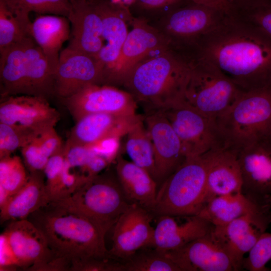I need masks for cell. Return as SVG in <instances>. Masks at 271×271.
Wrapping results in <instances>:
<instances>
[{
	"label": "cell",
	"instance_id": "1",
	"mask_svg": "<svg viewBox=\"0 0 271 271\" xmlns=\"http://www.w3.org/2000/svg\"><path fill=\"white\" fill-rule=\"evenodd\" d=\"M187 54L212 64L241 92L271 86V37L233 13Z\"/></svg>",
	"mask_w": 271,
	"mask_h": 271
},
{
	"label": "cell",
	"instance_id": "2",
	"mask_svg": "<svg viewBox=\"0 0 271 271\" xmlns=\"http://www.w3.org/2000/svg\"><path fill=\"white\" fill-rule=\"evenodd\" d=\"M27 219L43 234L55 257L70 267L90 258L112 257L105 243L109 230L84 215L50 201Z\"/></svg>",
	"mask_w": 271,
	"mask_h": 271
},
{
	"label": "cell",
	"instance_id": "3",
	"mask_svg": "<svg viewBox=\"0 0 271 271\" xmlns=\"http://www.w3.org/2000/svg\"><path fill=\"white\" fill-rule=\"evenodd\" d=\"M191 68L190 59L171 47L139 63L122 85L144 111L161 110L183 101Z\"/></svg>",
	"mask_w": 271,
	"mask_h": 271
},
{
	"label": "cell",
	"instance_id": "4",
	"mask_svg": "<svg viewBox=\"0 0 271 271\" xmlns=\"http://www.w3.org/2000/svg\"><path fill=\"white\" fill-rule=\"evenodd\" d=\"M215 120L226 147L235 152L271 136V86L242 92Z\"/></svg>",
	"mask_w": 271,
	"mask_h": 271
},
{
	"label": "cell",
	"instance_id": "5",
	"mask_svg": "<svg viewBox=\"0 0 271 271\" xmlns=\"http://www.w3.org/2000/svg\"><path fill=\"white\" fill-rule=\"evenodd\" d=\"M207 202L204 162L201 156L189 157L162 183L151 213L191 216L197 215Z\"/></svg>",
	"mask_w": 271,
	"mask_h": 271
},
{
	"label": "cell",
	"instance_id": "6",
	"mask_svg": "<svg viewBox=\"0 0 271 271\" xmlns=\"http://www.w3.org/2000/svg\"><path fill=\"white\" fill-rule=\"evenodd\" d=\"M84 215L109 230L131 204L127 200L115 170H106L67 197L52 201Z\"/></svg>",
	"mask_w": 271,
	"mask_h": 271
},
{
	"label": "cell",
	"instance_id": "7",
	"mask_svg": "<svg viewBox=\"0 0 271 271\" xmlns=\"http://www.w3.org/2000/svg\"><path fill=\"white\" fill-rule=\"evenodd\" d=\"M190 60V74L181 102L215 119L242 92L211 63L195 58Z\"/></svg>",
	"mask_w": 271,
	"mask_h": 271
},
{
	"label": "cell",
	"instance_id": "8",
	"mask_svg": "<svg viewBox=\"0 0 271 271\" xmlns=\"http://www.w3.org/2000/svg\"><path fill=\"white\" fill-rule=\"evenodd\" d=\"M226 15L214 8L191 2L169 11L156 28L168 39L172 48L185 54Z\"/></svg>",
	"mask_w": 271,
	"mask_h": 271
},
{
	"label": "cell",
	"instance_id": "9",
	"mask_svg": "<svg viewBox=\"0 0 271 271\" xmlns=\"http://www.w3.org/2000/svg\"><path fill=\"white\" fill-rule=\"evenodd\" d=\"M159 110L179 139L186 158L201 156L211 150L226 147L215 119L183 102Z\"/></svg>",
	"mask_w": 271,
	"mask_h": 271
},
{
	"label": "cell",
	"instance_id": "10",
	"mask_svg": "<svg viewBox=\"0 0 271 271\" xmlns=\"http://www.w3.org/2000/svg\"><path fill=\"white\" fill-rule=\"evenodd\" d=\"M132 28L128 33L118 57L103 77L101 85H122L128 73L139 63L160 52L171 48L165 36L143 19H133Z\"/></svg>",
	"mask_w": 271,
	"mask_h": 271
},
{
	"label": "cell",
	"instance_id": "11",
	"mask_svg": "<svg viewBox=\"0 0 271 271\" xmlns=\"http://www.w3.org/2000/svg\"><path fill=\"white\" fill-rule=\"evenodd\" d=\"M20 265L33 271H60L61 263L50 248L43 234L28 219L10 221L3 232Z\"/></svg>",
	"mask_w": 271,
	"mask_h": 271
},
{
	"label": "cell",
	"instance_id": "12",
	"mask_svg": "<svg viewBox=\"0 0 271 271\" xmlns=\"http://www.w3.org/2000/svg\"><path fill=\"white\" fill-rule=\"evenodd\" d=\"M60 119L59 111L43 97L17 95L1 100L0 122L36 135L55 127Z\"/></svg>",
	"mask_w": 271,
	"mask_h": 271
},
{
	"label": "cell",
	"instance_id": "13",
	"mask_svg": "<svg viewBox=\"0 0 271 271\" xmlns=\"http://www.w3.org/2000/svg\"><path fill=\"white\" fill-rule=\"evenodd\" d=\"M62 100L75 121L95 113L137 114L138 104L132 95L111 85H91Z\"/></svg>",
	"mask_w": 271,
	"mask_h": 271
},
{
	"label": "cell",
	"instance_id": "14",
	"mask_svg": "<svg viewBox=\"0 0 271 271\" xmlns=\"http://www.w3.org/2000/svg\"><path fill=\"white\" fill-rule=\"evenodd\" d=\"M152 214L141 206L130 205L112 227V245L109 251L112 257L124 261L140 250L152 247L154 234Z\"/></svg>",
	"mask_w": 271,
	"mask_h": 271
},
{
	"label": "cell",
	"instance_id": "15",
	"mask_svg": "<svg viewBox=\"0 0 271 271\" xmlns=\"http://www.w3.org/2000/svg\"><path fill=\"white\" fill-rule=\"evenodd\" d=\"M102 77V68L96 58L67 46L60 53L54 95L62 99L89 85H101Z\"/></svg>",
	"mask_w": 271,
	"mask_h": 271
},
{
	"label": "cell",
	"instance_id": "16",
	"mask_svg": "<svg viewBox=\"0 0 271 271\" xmlns=\"http://www.w3.org/2000/svg\"><path fill=\"white\" fill-rule=\"evenodd\" d=\"M142 117L153 145L155 179L157 183H162L186 157L179 139L160 110L145 111Z\"/></svg>",
	"mask_w": 271,
	"mask_h": 271
},
{
	"label": "cell",
	"instance_id": "17",
	"mask_svg": "<svg viewBox=\"0 0 271 271\" xmlns=\"http://www.w3.org/2000/svg\"><path fill=\"white\" fill-rule=\"evenodd\" d=\"M236 152L242 176V192L251 197L271 198V136Z\"/></svg>",
	"mask_w": 271,
	"mask_h": 271
},
{
	"label": "cell",
	"instance_id": "18",
	"mask_svg": "<svg viewBox=\"0 0 271 271\" xmlns=\"http://www.w3.org/2000/svg\"><path fill=\"white\" fill-rule=\"evenodd\" d=\"M271 222V216L248 215L222 226H213L212 232L230 257L235 270L243 267L244 255L249 252Z\"/></svg>",
	"mask_w": 271,
	"mask_h": 271
},
{
	"label": "cell",
	"instance_id": "19",
	"mask_svg": "<svg viewBox=\"0 0 271 271\" xmlns=\"http://www.w3.org/2000/svg\"><path fill=\"white\" fill-rule=\"evenodd\" d=\"M212 229L183 247L168 252L182 271L235 270L230 257Z\"/></svg>",
	"mask_w": 271,
	"mask_h": 271
},
{
	"label": "cell",
	"instance_id": "20",
	"mask_svg": "<svg viewBox=\"0 0 271 271\" xmlns=\"http://www.w3.org/2000/svg\"><path fill=\"white\" fill-rule=\"evenodd\" d=\"M68 47L97 59L103 45L102 22L93 0H70Z\"/></svg>",
	"mask_w": 271,
	"mask_h": 271
},
{
	"label": "cell",
	"instance_id": "21",
	"mask_svg": "<svg viewBox=\"0 0 271 271\" xmlns=\"http://www.w3.org/2000/svg\"><path fill=\"white\" fill-rule=\"evenodd\" d=\"M271 199L254 198L243 192L215 196L196 215L214 226H222L235 219L251 215L271 216Z\"/></svg>",
	"mask_w": 271,
	"mask_h": 271
},
{
	"label": "cell",
	"instance_id": "22",
	"mask_svg": "<svg viewBox=\"0 0 271 271\" xmlns=\"http://www.w3.org/2000/svg\"><path fill=\"white\" fill-rule=\"evenodd\" d=\"M201 156L206 168L207 202L215 196L242 192V176L235 151L225 147Z\"/></svg>",
	"mask_w": 271,
	"mask_h": 271
},
{
	"label": "cell",
	"instance_id": "23",
	"mask_svg": "<svg viewBox=\"0 0 271 271\" xmlns=\"http://www.w3.org/2000/svg\"><path fill=\"white\" fill-rule=\"evenodd\" d=\"M102 22L103 45L97 59L104 74L112 66L128 33L126 22L130 20L127 9L107 0H93ZM102 82V81H101Z\"/></svg>",
	"mask_w": 271,
	"mask_h": 271
},
{
	"label": "cell",
	"instance_id": "24",
	"mask_svg": "<svg viewBox=\"0 0 271 271\" xmlns=\"http://www.w3.org/2000/svg\"><path fill=\"white\" fill-rule=\"evenodd\" d=\"M141 118L142 115L138 114H88L76 121L66 141L72 144L89 146L106 138H121Z\"/></svg>",
	"mask_w": 271,
	"mask_h": 271
},
{
	"label": "cell",
	"instance_id": "25",
	"mask_svg": "<svg viewBox=\"0 0 271 271\" xmlns=\"http://www.w3.org/2000/svg\"><path fill=\"white\" fill-rule=\"evenodd\" d=\"M154 228L152 248L164 252L181 248L210 232L213 225L198 215L179 224L173 216L162 215Z\"/></svg>",
	"mask_w": 271,
	"mask_h": 271
},
{
	"label": "cell",
	"instance_id": "26",
	"mask_svg": "<svg viewBox=\"0 0 271 271\" xmlns=\"http://www.w3.org/2000/svg\"><path fill=\"white\" fill-rule=\"evenodd\" d=\"M114 170L128 201L151 212L158 192L157 182L152 175L120 154L115 160Z\"/></svg>",
	"mask_w": 271,
	"mask_h": 271
},
{
	"label": "cell",
	"instance_id": "27",
	"mask_svg": "<svg viewBox=\"0 0 271 271\" xmlns=\"http://www.w3.org/2000/svg\"><path fill=\"white\" fill-rule=\"evenodd\" d=\"M50 201L43 171L30 172L26 184L0 208L1 222L27 219Z\"/></svg>",
	"mask_w": 271,
	"mask_h": 271
},
{
	"label": "cell",
	"instance_id": "28",
	"mask_svg": "<svg viewBox=\"0 0 271 271\" xmlns=\"http://www.w3.org/2000/svg\"><path fill=\"white\" fill-rule=\"evenodd\" d=\"M32 38L29 37L0 51L1 95L2 97L26 95V49Z\"/></svg>",
	"mask_w": 271,
	"mask_h": 271
},
{
	"label": "cell",
	"instance_id": "29",
	"mask_svg": "<svg viewBox=\"0 0 271 271\" xmlns=\"http://www.w3.org/2000/svg\"><path fill=\"white\" fill-rule=\"evenodd\" d=\"M27 85L26 95L48 98L54 95L55 70L59 60L47 56L33 38L27 49Z\"/></svg>",
	"mask_w": 271,
	"mask_h": 271
},
{
	"label": "cell",
	"instance_id": "30",
	"mask_svg": "<svg viewBox=\"0 0 271 271\" xmlns=\"http://www.w3.org/2000/svg\"><path fill=\"white\" fill-rule=\"evenodd\" d=\"M71 28L68 18L54 15H41L32 22L30 35L49 57L59 60L64 43L69 40Z\"/></svg>",
	"mask_w": 271,
	"mask_h": 271
},
{
	"label": "cell",
	"instance_id": "31",
	"mask_svg": "<svg viewBox=\"0 0 271 271\" xmlns=\"http://www.w3.org/2000/svg\"><path fill=\"white\" fill-rule=\"evenodd\" d=\"M125 136V150L131 162L147 170L156 180L153 145L142 115Z\"/></svg>",
	"mask_w": 271,
	"mask_h": 271
},
{
	"label": "cell",
	"instance_id": "32",
	"mask_svg": "<svg viewBox=\"0 0 271 271\" xmlns=\"http://www.w3.org/2000/svg\"><path fill=\"white\" fill-rule=\"evenodd\" d=\"M29 14L13 10L0 2V51L31 37Z\"/></svg>",
	"mask_w": 271,
	"mask_h": 271
},
{
	"label": "cell",
	"instance_id": "33",
	"mask_svg": "<svg viewBox=\"0 0 271 271\" xmlns=\"http://www.w3.org/2000/svg\"><path fill=\"white\" fill-rule=\"evenodd\" d=\"M152 248L139 251L123 261L125 271H182L168 252Z\"/></svg>",
	"mask_w": 271,
	"mask_h": 271
},
{
	"label": "cell",
	"instance_id": "34",
	"mask_svg": "<svg viewBox=\"0 0 271 271\" xmlns=\"http://www.w3.org/2000/svg\"><path fill=\"white\" fill-rule=\"evenodd\" d=\"M29 177L20 157L11 155L0 159V187L11 196L26 184Z\"/></svg>",
	"mask_w": 271,
	"mask_h": 271
},
{
	"label": "cell",
	"instance_id": "35",
	"mask_svg": "<svg viewBox=\"0 0 271 271\" xmlns=\"http://www.w3.org/2000/svg\"><path fill=\"white\" fill-rule=\"evenodd\" d=\"M11 9L29 14L35 12L67 17L70 0H0Z\"/></svg>",
	"mask_w": 271,
	"mask_h": 271
},
{
	"label": "cell",
	"instance_id": "36",
	"mask_svg": "<svg viewBox=\"0 0 271 271\" xmlns=\"http://www.w3.org/2000/svg\"><path fill=\"white\" fill-rule=\"evenodd\" d=\"M38 136L0 122V159L11 156Z\"/></svg>",
	"mask_w": 271,
	"mask_h": 271
},
{
	"label": "cell",
	"instance_id": "37",
	"mask_svg": "<svg viewBox=\"0 0 271 271\" xmlns=\"http://www.w3.org/2000/svg\"><path fill=\"white\" fill-rule=\"evenodd\" d=\"M244 258L243 267L250 271H266V263L271 259V233L264 232Z\"/></svg>",
	"mask_w": 271,
	"mask_h": 271
},
{
	"label": "cell",
	"instance_id": "38",
	"mask_svg": "<svg viewBox=\"0 0 271 271\" xmlns=\"http://www.w3.org/2000/svg\"><path fill=\"white\" fill-rule=\"evenodd\" d=\"M65 160L64 146L61 150L50 157L43 171L47 192L51 201H55L57 198Z\"/></svg>",
	"mask_w": 271,
	"mask_h": 271
},
{
	"label": "cell",
	"instance_id": "39",
	"mask_svg": "<svg viewBox=\"0 0 271 271\" xmlns=\"http://www.w3.org/2000/svg\"><path fill=\"white\" fill-rule=\"evenodd\" d=\"M235 14L271 37V0L263 2L246 11Z\"/></svg>",
	"mask_w": 271,
	"mask_h": 271
},
{
	"label": "cell",
	"instance_id": "40",
	"mask_svg": "<svg viewBox=\"0 0 271 271\" xmlns=\"http://www.w3.org/2000/svg\"><path fill=\"white\" fill-rule=\"evenodd\" d=\"M71 271H125L123 261L112 257L90 258L73 262Z\"/></svg>",
	"mask_w": 271,
	"mask_h": 271
},
{
	"label": "cell",
	"instance_id": "41",
	"mask_svg": "<svg viewBox=\"0 0 271 271\" xmlns=\"http://www.w3.org/2000/svg\"><path fill=\"white\" fill-rule=\"evenodd\" d=\"M120 138H108L86 146L94 154L106 159L110 164L119 154Z\"/></svg>",
	"mask_w": 271,
	"mask_h": 271
},
{
	"label": "cell",
	"instance_id": "42",
	"mask_svg": "<svg viewBox=\"0 0 271 271\" xmlns=\"http://www.w3.org/2000/svg\"><path fill=\"white\" fill-rule=\"evenodd\" d=\"M20 268L16 256L4 232L0 235V270H16Z\"/></svg>",
	"mask_w": 271,
	"mask_h": 271
},
{
	"label": "cell",
	"instance_id": "43",
	"mask_svg": "<svg viewBox=\"0 0 271 271\" xmlns=\"http://www.w3.org/2000/svg\"><path fill=\"white\" fill-rule=\"evenodd\" d=\"M192 3L208 6L227 14L233 13L228 0H187Z\"/></svg>",
	"mask_w": 271,
	"mask_h": 271
},
{
	"label": "cell",
	"instance_id": "44",
	"mask_svg": "<svg viewBox=\"0 0 271 271\" xmlns=\"http://www.w3.org/2000/svg\"><path fill=\"white\" fill-rule=\"evenodd\" d=\"M266 1L267 0H228L233 13L235 14L246 11Z\"/></svg>",
	"mask_w": 271,
	"mask_h": 271
},
{
	"label": "cell",
	"instance_id": "45",
	"mask_svg": "<svg viewBox=\"0 0 271 271\" xmlns=\"http://www.w3.org/2000/svg\"><path fill=\"white\" fill-rule=\"evenodd\" d=\"M143 7L147 9H160L173 6L183 0H137Z\"/></svg>",
	"mask_w": 271,
	"mask_h": 271
}]
</instances>
